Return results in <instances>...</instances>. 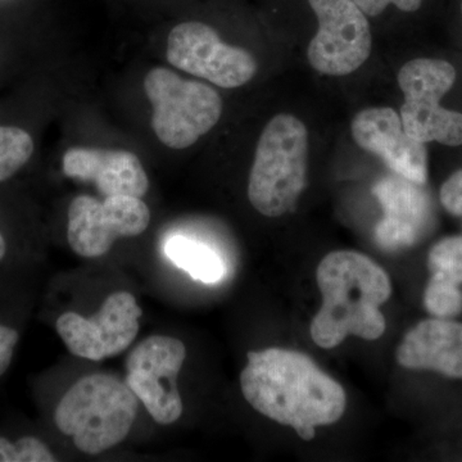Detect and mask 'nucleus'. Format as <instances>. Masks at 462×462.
Wrapping results in <instances>:
<instances>
[{
	"instance_id": "f257e3e1",
	"label": "nucleus",
	"mask_w": 462,
	"mask_h": 462,
	"mask_svg": "<svg viewBox=\"0 0 462 462\" xmlns=\"http://www.w3.org/2000/svg\"><path fill=\"white\" fill-rule=\"evenodd\" d=\"M240 374L245 401L256 411L293 428L303 440L316 428L331 425L346 411L345 389L305 354L284 348L248 352Z\"/></svg>"
},
{
	"instance_id": "f03ea898",
	"label": "nucleus",
	"mask_w": 462,
	"mask_h": 462,
	"mask_svg": "<svg viewBox=\"0 0 462 462\" xmlns=\"http://www.w3.org/2000/svg\"><path fill=\"white\" fill-rule=\"evenodd\" d=\"M322 305L310 327L312 339L325 349L348 336L376 340L384 334L380 311L392 294L389 276L360 252L336 251L322 258L316 272Z\"/></svg>"
},
{
	"instance_id": "7ed1b4c3",
	"label": "nucleus",
	"mask_w": 462,
	"mask_h": 462,
	"mask_svg": "<svg viewBox=\"0 0 462 462\" xmlns=\"http://www.w3.org/2000/svg\"><path fill=\"white\" fill-rule=\"evenodd\" d=\"M139 410V398L126 383L107 374L83 376L57 404L58 430L71 437L76 448L99 455L129 436Z\"/></svg>"
},
{
	"instance_id": "20e7f679",
	"label": "nucleus",
	"mask_w": 462,
	"mask_h": 462,
	"mask_svg": "<svg viewBox=\"0 0 462 462\" xmlns=\"http://www.w3.org/2000/svg\"><path fill=\"white\" fill-rule=\"evenodd\" d=\"M309 134L291 115H276L264 126L249 173L248 199L266 217H281L306 187Z\"/></svg>"
},
{
	"instance_id": "39448f33",
	"label": "nucleus",
	"mask_w": 462,
	"mask_h": 462,
	"mask_svg": "<svg viewBox=\"0 0 462 462\" xmlns=\"http://www.w3.org/2000/svg\"><path fill=\"white\" fill-rule=\"evenodd\" d=\"M143 87L153 109L152 127L166 147H191L223 115L217 91L199 81L185 80L165 67L151 69Z\"/></svg>"
},
{
	"instance_id": "423d86ee",
	"label": "nucleus",
	"mask_w": 462,
	"mask_h": 462,
	"mask_svg": "<svg viewBox=\"0 0 462 462\" xmlns=\"http://www.w3.org/2000/svg\"><path fill=\"white\" fill-rule=\"evenodd\" d=\"M455 81V67L442 60L418 58L400 69L398 84L404 94L400 117L411 138L424 144H462V114L439 105Z\"/></svg>"
},
{
	"instance_id": "0eeeda50",
	"label": "nucleus",
	"mask_w": 462,
	"mask_h": 462,
	"mask_svg": "<svg viewBox=\"0 0 462 462\" xmlns=\"http://www.w3.org/2000/svg\"><path fill=\"white\" fill-rule=\"evenodd\" d=\"M185 358L184 343L169 336L149 337L127 356L125 383L158 424L171 425L184 411L178 376Z\"/></svg>"
},
{
	"instance_id": "6e6552de",
	"label": "nucleus",
	"mask_w": 462,
	"mask_h": 462,
	"mask_svg": "<svg viewBox=\"0 0 462 462\" xmlns=\"http://www.w3.org/2000/svg\"><path fill=\"white\" fill-rule=\"evenodd\" d=\"M319 30L307 57L316 71L346 76L366 62L372 53V30L366 14L354 0H309Z\"/></svg>"
},
{
	"instance_id": "1a4fd4ad",
	"label": "nucleus",
	"mask_w": 462,
	"mask_h": 462,
	"mask_svg": "<svg viewBox=\"0 0 462 462\" xmlns=\"http://www.w3.org/2000/svg\"><path fill=\"white\" fill-rule=\"evenodd\" d=\"M149 223L151 211L142 199L114 196L100 202L79 196L69 205L67 239L78 256L97 258L107 254L116 240L141 236Z\"/></svg>"
},
{
	"instance_id": "9d476101",
	"label": "nucleus",
	"mask_w": 462,
	"mask_h": 462,
	"mask_svg": "<svg viewBox=\"0 0 462 462\" xmlns=\"http://www.w3.org/2000/svg\"><path fill=\"white\" fill-rule=\"evenodd\" d=\"M167 60L176 69L225 89L249 83L257 72L256 60L249 51L225 44L211 26L196 21L173 27Z\"/></svg>"
},
{
	"instance_id": "9b49d317",
	"label": "nucleus",
	"mask_w": 462,
	"mask_h": 462,
	"mask_svg": "<svg viewBox=\"0 0 462 462\" xmlns=\"http://www.w3.org/2000/svg\"><path fill=\"white\" fill-rule=\"evenodd\" d=\"M141 306L129 291H116L91 318L65 312L57 319L58 336L78 357L102 361L126 351L138 336Z\"/></svg>"
},
{
	"instance_id": "f8f14e48",
	"label": "nucleus",
	"mask_w": 462,
	"mask_h": 462,
	"mask_svg": "<svg viewBox=\"0 0 462 462\" xmlns=\"http://www.w3.org/2000/svg\"><path fill=\"white\" fill-rule=\"evenodd\" d=\"M351 132L358 147L382 158L396 175L416 184L427 182V148L406 133L394 109H364L352 121Z\"/></svg>"
},
{
	"instance_id": "ddd939ff",
	"label": "nucleus",
	"mask_w": 462,
	"mask_h": 462,
	"mask_svg": "<svg viewBox=\"0 0 462 462\" xmlns=\"http://www.w3.org/2000/svg\"><path fill=\"white\" fill-rule=\"evenodd\" d=\"M384 217L375 227V239L385 251L411 247L430 224L431 208L427 193L402 176H388L374 187Z\"/></svg>"
},
{
	"instance_id": "4468645a",
	"label": "nucleus",
	"mask_w": 462,
	"mask_h": 462,
	"mask_svg": "<svg viewBox=\"0 0 462 462\" xmlns=\"http://www.w3.org/2000/svg\"><path fill=\"white\" fill-rule=\"evenodd\" d=\"M66 176L91 181L107 197L127 196L143 199L149 189V179L141 160L129 151L71 148L62 161Z\"/></svg>"
},
{
	"instance_id": "2eb2a0df",
	"label": "nucleus",
	"mask_w": 462,
	"mask_h": 462,
	"mask_svg": "<svg viewBox=\"0 0 462 462\" xmlns=\"http://www.w3.org/2000/svg\"><path fill=\"white\" fill-rule=\"evenodd\" d=\"M396 358L404 369L462 379L461 322L438 318L419 322L398 346Z\"/></svg>"
},
{
	"instance_id": "dca6fc26",
	"label": "nucleus",
	"mask_w": 462,
	"mask_h": 462,
	"mask_svg": "<svg viewBox=\"0 0 462 462\" xmlns=\"http://www.w3.org/2000/svg\"><path fill=\"white\" fill-rule=\"evenodd\" d=\"M163 252L175 266L203 284H216L223 281L226 273L220 254L199 240L172 236L166 240Z\"/></svg>"
},
{
	"instance_id": "f3484780",
	"label": "nucleus",
	"mask_w": 462,
	"mask_h": 462,
	"mask_svg": "<svg viewBox=\"0 0 462 462\" xmlns=\"http://www.w3.org/2000/svg\"><path fill=\"white\" fill-rule=\"evenodd\" d=\"M32 153L33 141L26 130L0 124V182L14 178Z\"/></svg>"
},
{
	"instance_id": "a211bd4d",
	"label": "nucleus",
	"mask_w": 462,
	"mask_h": 462,
	"mask_svg": "<svg viewBox=\"0 0 462 462\" xmlns=\"http://www.w3.org/2000/svg\"><path fill=\"white\" fill-rule=\"evenodd\" d=\"M424 305L438 319H449L462 311V291L458 284L442 276L431 275L424 293Z\"/></svg>"
},
{
	"instance_id": "6ab92c4d",
	"label": "nucleus",
	"mask_w": 462,
	"mask_h": 462,
	"mask_svg": "<svg viewBox=\"0 0 462 462\" xmlns=\"http://www.w3.org/2000/svg\"><path fill=\"white\" fill-rule=\"evenodd\" d=\"M428 266L431 275L462 284V236H448L439 240L430 249Z\"/></svg>"
},
{
	"instance_id": "aec40b11",
	"label": "nucleus",
	"mask_w": 462,
	"mask_h": 462,
	"mask_svg": "<svg viewBox=\"0 0 462 462\" xmlns=\"http://www.w3.org/2000/svg\"><path fill=\"white\" fill-rule=\"evenodd\" d=\"M56 456L42 439L32 436L16 439L0 436V462H54Z\"/></svg>"
},
{
	"instance_id": "412c9836",
	"label": "nucleus",
	"mask_w": 462,
	"mask_h": 462,
	"mask_svg": "<svg viewBox=\"0 0 462 462\" xmlns=\"http://www.w3.org/2000/svg\"><path fill=\"white\" fill-rule=\"evenodd\" d=\"M440 202L449 214L462 217V170L449 176L440 188Z\"/></svg>"
},
{
	"instance_id": "4be33fe9",
	"label": "nucleus",
	"mask_w": 462,
	"mask_h": 462,
	"mask_svg": "<svg viewBox=\"0 0 462 462\" xmlns=\"http://www.w3.org/2000/svg\"><path fill=\"white\" fill-rule=\"evenodd\" d=\"M18 342L20 331L0 322V376L5 375L11 367Z\"/></svg>"
},
{
	"instance_id": "5701e85b",
	"label": "nucleus",
	"mask_w": 462,
	"mask_h": 462,
	"mask_svg": "<svg viewBox=\"0 0 462 462\" xmlns=\"http://www.w3.org/2000/svg\"><path fill=\"white\" fill-rule=\"evenodd\" d=\"M366 16L375 17L389 5H396L403 12H415L421 7L424 0H354Z\"/></svg>"
},
{
	"instance_id": "b1692460",
	"label": "nucleus",
	"mask_w": 462,
	"mask_h": 462,
	"mask_svg": "<svg viewBox=\"0 0 462 462\" xmlns=\"http://www.w3.org/2000/svg\"><path fill=\"white\" fill-rule=\"evenodd\" d=\"M7 240H5V236H3L2 231H0V263H3V261H5V256H7Z\"/></svg>"
},
{
	"instance_id": "393cba45",
	"label": "nucleus",
	"mask_w": 462,
	"mask_h": 462,
	"mask_svg": "<svg viewBox=\"0 0 462 462\" xmlns=\"http://www.w3.org/2000/svg\"><path fill=\"white\" fill-rule=\"evenodd\" d=\"M461 14H462V3H461Z\"/></svg>"
}]
</instances>
